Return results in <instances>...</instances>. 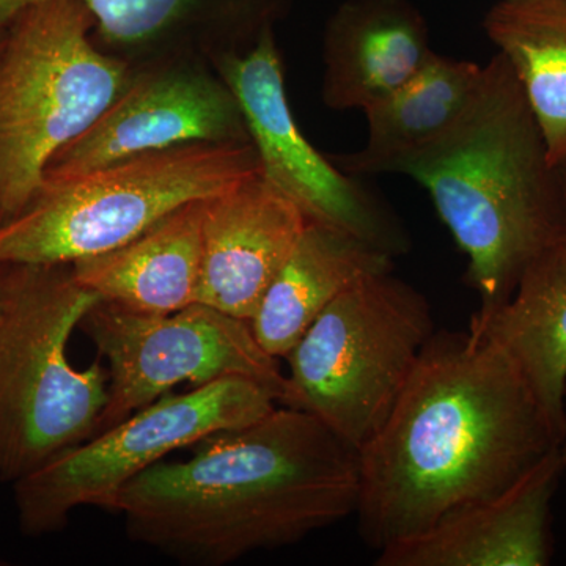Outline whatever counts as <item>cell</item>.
I'll list each match as a JSON object with an SVG mask.
<instances>
[{
	"label": "cell",
	"instance_id": "3957f363",
	"mask_svg": "<svg viewBox=\"0 0 566 566\" xmlns=\"http://www.w3.org/2000/svg\"><path fill=\"white\" fill-rule=\"evenodd\" d=\"M423 186L468 259L479 308L513 296L524 273L566 241V164L554 166L501 52L449 128L387 166Z\"/></svg>",
	"mask_w": 566,
	"mask_h": 566
},
{
	"label": "cell",
	"instance_id": "ffe728a7",
	"mask_svg": "<svg viewBox=\"0 0 566 566\" xmlns=\"http://www.w3.org/2000/svg\"><path fill=\"white\" fill-rule=\"evenodd\" d=\"M44 0H0V28L20 11ZM95 28L111 43L136 44L153 39L188 10L191 0H80Z\"/></svg>",
	"mask_w": 566,
	"mask_h": 566
},
{
	"label": "cell",
	"instance_id": "ac0fdd59",
	"mask_svg": "<svg viewBox=\"0 0 566 566\" xmlns=\"http://www.w3.org/2000/svg\"><path fill=\"white\" fill-rule=\"evenodd\" d=\"M483 65L431 52L427 62L385 98L365 107L367 142L359 151L331 161L353 177L386 174L405 153L434 139L464 109Z\"/></svg>",
	"mask_w": 566,
	"mask_h": 566
},
{
	"label": "cell",
	"instance_id": "4fadbf2b",
	"mask_svg": "<svg viewBox=\"0 0 566 566\" xmlns=\"http://www.w3.org/2000/svg\"><path fill=\"white\" fill-rule=\"evenodd\" d=\"M307 222L262 172L208 199L199 303L251 322Z\"/></svg>",
	"mask_w": 566,
	"mask_h": 566
},
{
	"label": "cell",
	"instance_id": "52a82bcc",
	"mask_svg": "<svg viewBox=\"0 0 566 566\" xmlns=\"http://www.w3.org/2000/svg\"><path fill=\"white\" fill-rule=\"evenodd\" d=\"M436 333L423 293L394 271L365 275L286 354L283 406L359 450L376 433Z\"/></svg>",
	"mask_w": 566,
	"mask_h": 566
},
{
	"label": "cell",
	"instance_id": "30bf717a",
	"mask_svg": "<svg viewBox=\"0 0 566 566\" xmlns=\"http://www.w3.org/2000/svg\"><path fill=\"white\" fill-rule=\"evenodd\" d=\"M218 69L243 114L262 174L308 221L344 229L392 256L408 251V234L389 205L316 150L294 122L273 28L248 51L223 54Z\"/></svg>",
	"mask_w": 566,
	"mask_h": 566
},
{
	"label": "cell",
	"instance_id": "5b68a950",
	"mask_svg": "<svg viewBox=\"0 0 566 566\" xmlns=\"http://www.w3.org/2000/svg\"><path fill=\"white\" fill-rule=\"evenodd\" d=\"M80 0H44L0 36V226L39 196L48 164L132 85L128 66L96 50Z\"/></svg>",
	"mask_w": 566,
	"mask_h": 566
},
{
	"label": "cell",
	"instance_id": "7c38bea8",
	"mask_svg": "<svg viewBox=\"0 0 566 566\" xmlns=\"http://www.w3.org/2000/svg\"><path fill=\"white\" fill-rule=\"evenodd\" d=\"M560 446L505 493L460 506L420 534L379 551L376 565H549L553 501L565 476Z\"/></svg>",
	"mask_w": 566,
	"mask_h": 566
},
{
	"label": "cell",
	"instance_id": "9a60e30c",
	"mask_svg": "<svg viewBox=\"0 0 566 566\" xmlns=\"http://www.w3.org/2000/svg\"><path fill=\"white\" fill-rule=\"evenodd\" d=\"M207 200L182 205L114 251L74 262V277L99 300L140 314L199 303Z\"/></svg>",
	"mask_w": 566,
	"mask_h": 566
},
{
	"label": "cell",
	"instance_id": "2e32d148",
	"mask_svg": "<svg viewBox=\"0 0 566 566\" xmlns=\"http://www.w3.org/2000/svg\"><path fill=\"white\" fill-rule=\"evenodd\" d=\"M469 333L497 346L566 438V241L539 256L506 303L476 308Z\"/></svg>",
	"mask_w": 566,
	"mask_h": 566
},
{
	"label": "cell",
	"instance_id": "9c48e42d",
	"mask_svg": "<svg viewBox=\"0 0 566 566\" xmlns=\"http://www.w3.org/2000/svg\"><path fill=\"white\" fill-rule=\"evenodd\" d=\"M106 363L107 405L96 434L169 394L226 376H245L285 395L281 363L256 340L251 322L202 303L172 314H140L99 300L81 319Z\"/></svg>",
	"mask_w": 566,
	"mask_h": 566
},
{
	"label": "cell",
	"instance_id": "8fae6325",
	"mask_svg": "<svg viewBox=\"0 0 566 566\" xmlns=\"http://www.w3.org/2000/svg\"><path fill=\"white\" fill-rule=\"evenodd\" d=\"M243 142H251L243 114L222 81L164 74L133 81L87 132L51 159L44 181L185 145Z\"/></svg>",
	"mask_w": 566,
	"mask_h": 566
},
{
	"label": "cell",
	"instance_id": "d6986e66",
	"mask_svg": "<svg viewBox=\"0 0 566 566\" xmlns=\"http://www.w3.org/2000/svg\"><path fill=\"white\" fill-rule=\"evenodd\" d=\"M483 31L520 81L551 163L566 164V0H497Z\"/></svg>",
	"mask_w": 566,
	"mask_h": 566
},
{
	"label": "cell",
	"instance_id": "7a4b0ae2",
	"mask_svg": "<svg viewBox=\"0 0 566 566\" xmlns=\"http://www.w3.org/2000/svg\"><path fill=\"white\" fill-rule=\"evenodd\" d=\"M193 447L142 472L112 509L133 542L182 565H230L356 515L359 452L301 409L277 405Z\"/></svg>",
	"mask_w": 566,
	"mask_h": 566
},
{
	"label": "cell",
	"instance_id": "8992f818",
	"mask_svg": "<svg viewBox=\"0 0 566 566\" xmlns=\"http://www.w3.org/2000/svg\"><path fill=\"white\" fill-rule=\"evenodd\" d=\"M262 172L252 142L192 144L44 181L21 214L0 226V263L73 264L114 251L193 200Z\"/></svg>",
	"mask_w": 566,
	"mask_h": 566
},
{
	"label": "cell",
	"instance_id": "277c9868",
	"mask_svg": "<svg viewBox=\"0 0 566 566\" xmlns=\"http://www.w3.org/2000/svg\"><path fill=\"white\" fill-rule=\"evenodd\" d=\"M99 296L71 264H7L0 318V480L13 485L91 439L107 405L106 365L77 370L71 334Z\"/></svg>",
	"mask_w": 566,
	"mask_h": 566
},
{
	"label": "cell",
	"instance_id": "44dd1931",
	"mask_svg": "<svg viewBox=\"0 0 566 566\" xmlns=\"http://www.w3.org/2000/svg\"><path fill=\"white\" fill-rule=\"evenodd\" d=\"M7 303V264L0 263V318L6 311Z\"/></svg>",
	"mask_w": 566,
	"mask_h": 566
},
{
	"label": "cell",
	"instance_id": "ba28073f",
	"mask_svg": "<svg viewBox=\"0 0 566 566\" xmlns=\"http://www.w3.org/2000/svg\"><path fill=\"white\" fill-rule=\"evenodd\" d=\"M279 405L273 390L226 376L188 392L166 394L109 430L51 458L13 483L22 534L62 531L81 506L112 512L136 476L208 436L256 422Z\"/></svg>",
	"mask_w": 566,
	"mask_h": 566
},
{
	"label": "cell",
	"instance_id": "7402d4cb",
	"mask_svg": "<svg viewBox=\"0 0 566 566\" xmlns=\"http://www.w3.org/2000/svg\"><path fill=\"white\" fill-rule=\"evenodd\" d=\"M560 455H562V463H564V472L566 476V438L564 439V442H562L560 446Z\"/></svg>",
	"mask_w": 566,
	"mask_h": 566
},
{
	"label": "cell",
	"instance_id": "6da1fadb",
	"mask_svg": "<svg viewBox=\"0 0 566 566\" xmlns=\"http://www.w3.org/2000/svg\"><path fill=\"white\" fill-rule=\"evenodd\" d=\"M564 442L523 376L469 331H436L359 452L357 527L379 551L505 493Z\"/></svg>",
	"mask_w": 566,
	"mask_h": 566
},
{
	"label": "cell",
	"instance_id": "603a6c76",
	"mask_svg": "<svg viewBox=\"0 0 566 566\" xmlns=\"http://www.w3.org/2000/svg\"><path fill=\"white\" fill-rule=\"evenodd\" d=\"M0 36H2V28H0Z\"/></svg>",
	"mask_w": 566,
	"mask_h": 566
},
{
	"label": "cell",
	"instance_id": "e0dca14e",
	"mask_svg": "<svg viewBox=\"0 0 566 566\" xmlns=\"http://www.w3.org/2000/svg\"><path fill=\"white\" fill-rule=\"evenodd\" d=\"M394 260L356 234L308 221L251 319L256 340L285 359L327 305L365 275L394 271Z\"/></svg>",
	"mask_w": 566,
	"mask_h": 566
},
{
	"label": "cell",
	"instance_id": "5bb4252c",
	"mask_svg": "<svg viewBox=\"0 0 566 566\" xmlns=\"http://www.w3.org/2000/svg\"><path fill=\"white\" fill-rule=\"evenodd\" d=\"M431 52L430 29L412 0H345L324 29V106L364 111L408 81Z\"/></svg>",
	"mask_w": 566,
	"mask_h": 566
}]
</instances>
